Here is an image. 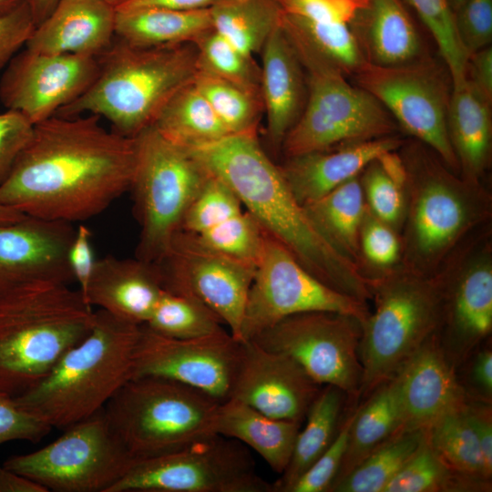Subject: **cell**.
Returning <instances> with one entry per match:
<instances>
[{
	"label": "cell",
	"instance_id": "cell-52",
	"mask_svg": "<svg viewBox=\"0 0 492 492\" xmlns=\"http://www.w3.org/2000/svg\"><path fill=\"white\" fill-rule=\"evenodd\" d=\"M33 130L34 124L21 113L10 109L0 113V185L10 174Z\"/></svg>",
	"mask_w": 492,
	"mask_h": 492
},
{
	"label": "cell",
	"instance_id": "cell-23",
	"mask_svg": "<svg viewBox=\"0 0 492 492\" xmlns=\"http://www.w3.org/2000/svg\"><path fill=\"white\" fill-rule=\"evenodd\" d=\"M116 9L106 0H59L26 44L29 50L98 57L116 38Z\"/></svg>",
	"mask_w": 492,
	"mask_h": 492
},
{
	"label": "cell",
	"instance_id": "cell-38",
	"mask_svg": "<svg viewBox=\"0 0 492 492\" xmlns=\"http://www.w3.org/2000/svg\"><path fill=\"white\" fill-rule=\"evenodd\" d=\"M490 481L476 479L449 468L425 440L383 492L488 491Z\"/></svg>",
	"mask_w": 492,
	"mask_h": 492
},
{
	"label": "cell",
	"instance_id": "cell-22",
	"mask_svg": "<svg viewBox=\"0 0 492 492\" xmlns=\"http://www.w3.org/2000/svg\"><path fill=\"white\" fill-rule=\"evenodd\" d=\"M395 375L399 384L404 430L425 431L435 421L461 407L469 398L440 343L438 333Z\"/></svg>",
	"mask_w": 492,
	"mask_h": 492
},
{
	"label": "cell",
	"instance_id": "cell-7",
	"mask_svg": "<svg viewBox=\"0 0 492 492\" xmlns=\"http://www.w3.org/2000/svg\"><path fill=\"white\" fill-rule=\"evenodd\" d=\"M373 313L362 325L358 354L365 398L440 329L443 272H415L401 263L369 278Z\"/></svg>",
	"mask_w": 492,
	"mask_h": 492
},
{
	"label": "cell",
	"instance_id": "cell-40",
	"mask_svg": "<svg viewBox=\"0 0 492 492\" xmlns=\"http://www.w3.org/2000/svg\"><path fill=\"white\" fill-rule=\"evenodd\" d=\"M193 84L230 134L256 131L263 108L261 94L200 70Z\"/></svg>",
	"mask_w": 492,
	"mask_h": 492
},
{
	"label": "cell",
	"instance_id": "cell-32",
	"mask_svg": "<svg viewBox=\"0 0 492 492\" xmlns=\"http://www.w3.org/2000/svg\"><path fill=\"white\" fill-rule=\"evenodd\" d=\"M347 395L333 385H323L312 403L299 430L290 462L272 483V492H285L299 477L328 448L342 423Z\"/></svg>",
	"mask_w": 492,
	"mask_h": 492
},
{
	"label": "cell",
	"instance_id": "cell-62",
	"mask_svg": "<svg viewBox=\"0 0 492 492\" xmlns=\"http://www.w3.org/2000/svg\"><path fill=\"white\" fill-rule=\"evenodd\" d=\"M26 0H0V13L11 11Z\"/></svg>",
	"mask_w": 492,
	"mask_h": 492
},
{
	"label": "cell",
	"instance_id": "cell-64",
	"mask_svg": "<svg viewBox=\"0 0 492 492\" xmlns=\"http://www.w3.org/2000/svg\"><path fill=\"white\" fill-rule=\"evenodd\" d=\"M465 0H448L452 10L455 12Z\"/></svg>",
	"mask_w": 492,
	"mask_h": 492
},
{
	"label": "cell",
	"instance_id": "cell-44",
	"mask_svg": "<svg viewBox=\"0 0 492 492\" xmlns=\"http://www.w3.org/2000/svg\"><path fill=\"white\" fill-rule=\"evenodd\" d=\"M282 17L343 71L355 72L365 61L350 25L313 22L285 13Z\"/></svg>",
	"mask_w": 492,
	"mask_h": 492
},
{
	"label": "cell",
	"instance_id": "cell-25",
	"mask_svg": "<svg viewBox=\"0 0 492 492\" xmlns=\"http://www.w3.org/2000/svg\"><path fill=\"white\" fill-rule=\"evenodd\" d=\"M403 140L395 135L286 158L279 166L291 191L302 205L323 197L358 176L382 154L397 150Z\"/></svg>",
	"mask_w": 492,
	"mask_h": 492
},
{
	"label": "cell",
	"instance_id": "cell-46",
	"mask_svg": "<svg viewBox=\"0 0 492 492\" xmlns=\"http://www.w3.org/2000/svg\"><path fill=\"white\" fill-rule=\"evenodd\" d=\"M359 266L369 279L401 261L400 234L376 218L366 207L359 235Z\"/></svg>",
	"mask_w": 492,
	"mask_h": 492
},
{
	"label": "cell",
	"instance_id": "cell-57",
	"mask_svg": "<svg viewBox=\"0 0 492 492\" xmlns=\"http://www.w3.org/2000/svg\"><path fill=\"white\" fill-rule=\"evenodd\" d=\"M471 80L487 97H492V48L487 46L469 56L467 73Z\"/></svg>",
	"mask_w": 492,
	"mask_h": 492
},
{
	"label": "cell",
	"instance_id": "cell-17",
	"mask_svg": "<svg viewBox=\"0 0 492 492\" xmlns=\"http://www.w3.org/2000/svg\"><path fill=\"white\" fill-rule=\"evenodd\" d=\"M242 350L243 342L227 330L198 338L177 339L161 335L142 324L132 377L171 379L222 403L231 395Z\"/></svg>",
	"mask_w": 492,
	"mask_h": 492
},
{
	"label": "cell",
	"instance_id": "cell-54",
	"mask_svg": "<svg viewBox=\"0 0 492 492\" xmlns=\"http://www.w3.org/2000/svg\"><path fill=\"white\" fill-rule=\"evenodd\" d=\"M67 261L73 278L77 282L79 291L84 297L97 262L92 244V232L84 224L78 225L76 229L68 249Z\"/></svg>",
	"mask_w": 492,
	"mask_h": 492
},
{
	"label": "cell",
	"instance_id": "cell-34",
	"mask_svg": "<svg viewBox=\"0 0 492 492\" xmlns=\"http://www.w3.org/2000/svg\"><path fill=\"white\" fill-rule=\"evenodd\" d=\"M151 127L169 142L185 149L230 135L193 80L169 101Z\"/></svg>",
	"mask_w": 492,
	"mask_h": 492
},
{
	"label": "cell",
	"instance_id": "cell-63",
	"mask_svg": "<svg viewBox=\"0 0 492 492\" xmlns=\"http://www.w3.org/2000/svg\"><path fill=\"white\" fill-rule=\"evenodd\" d=\"M109 5H111L115 9L120 7L121 5L128 3L131 0H106Z\"/></svg>",
	"mask_w": 492,
	"mask_h": 492
},
{
	"label": "cell",
	"instance_id": "cell-47",
	"mask_svg": "<svg viewBox=\"0 0 492 492\" xmlns=\"http://www.w3.org/2000/svg\"><path fill=\"white\" fill-rule=\"evenodd\" d=\"M367 209L399 234L405 219V187L382 169L377 159L359 175Z\"/></svg>",
	"mask_w": 492,
	"mask_h": 492
},
{
	"label": "cell",
	"instance_id": "cell-15",
	"mask_svg": "<svg viewBox=\"0 0 492 492\" xmlns=\"http://www.w3.org/2000/svg\"><path fill=\"white\" fill-rule=\"evenodd\" d=\"M355 74L359 87L375 97L407 133L459 174L447 128L449 97L433 67L413 62L385 67L365 60Z\"/></svg>",
	"mask_w": 492,
	"mask_h": 492
},
{
	"label": "cell",
	"instance_id": "cell-10",
	"mask_svg": "<svg viewBox=\"0 0 492 492\" xmlns=\"http://www.w3.org/2000/svg\"><path fill=\"white\" fill-rule=\"evenodd\" d=\"M135 140L129 190L140 227L136 258L158 265L210 173L188 149L169 142L153 127L144 129Z\"/></svg>",
	"mask_w": 492,
	"mask_h": 492
},
{
	"label": "cell",
	"instance_id": "cell-30",
	"mask_svg": "<svg viewBox=\"0 0 492 492\" xmlns=\"http://www.w3.org/2000/svg\"><path fill=\"white\" fill-rule=\"evenodd\" d=\"M351 25L360 28L372 64L404 65L420 52L419 36L401 0H369Z\"/></svg>",
	"mask_w": 492,
	"mask_h": 492
},
{
	"label": "cell",
	"instance_id": "cell-3",
	"mask_svg": "<svg viewBox=\"0 0 492 492\" xmlns=\"http://www.w3.org/2000/svg\"><path fill=\"white\" fill-rule=\"evenodd\" d=\"M430 151L413 146L400 154L406 170L400 263L423 275L436 274L492 214L482 182L463 179Z\"/></svg>",
	"mask_w": 492,
	"mask_h": 492
},
{
	"label": "cell",
	"instance_id": "cell-55",
	"mask_svg": "<svg viewBox=\"0 0 492 492\" xmlns=\"http://www.w3.org/2000/svg\"><path fill=\"white\" fill-rule=\"evenodd\" d=\"M466 415L477 436L486 467L492 474V420L490 404L469 397L465 405Z\"/></svg>",
	"mask_w": 492,
	"mask_h": 492
},
{
	"label": "cell",
	"instance_id": "cell-12",
	"mask_svg": "<svg viewBox=\"0 0 492 492\" xmlns=\"http://www.w3.org/2000/svg\"><path fill=\"white\" fill-rule=\"evenodd\" d=\"M108 492H272L246 446L214 435L181 450L132 463Z\"/></svg>",
	"mask_w": 492,
	"mask_h": 492
},
{
	"label": "cell",
	"instance_id": "cell-14",
	"mask_svg": "<svg viewBox=\"0 0 492 492\" xmlns=\"http://www.w3.org/2000/svg\"><path fill=\"white\" fill-rule=\"evenodd\" d=\"M362 325L352 315L307 312L279 321L250 341L292 358L320 385H333L357 398L363 380Z\"/></svg>",
	"mask_w": 492,
	"mask_h": 492
},
{
	"label": "cell",
	"instance_id": "cell-56",
	"mask_svg": "<svg viewBox=\"0 0 492 492\" xmlns=\"http://www.w3.org/2000/svg\"><path fill=\"white\" fill-rule=\"evenodd\" d=\"M470 380L479 393L481 401L491 404L492 352L490 349H483L477 354L470 368Z\"/></svg>",
	"mask_w": 492,
	"mask_h": 492
},
{
	"label": "cell",
	"instance_id": "cell-39",
	"mask_svg": "<svg viewBox=\"0 0 492 492\" xmlns=\"http://www.w3.org/2000/svg\"><path fill=\"white\" fill-rule=\"evenodd\" d=\"M220 317L193 296L164 290L145 323L171 338L190 339L225 330Z\"/></svg>",
	"mask_w": 492,
	"mask_h": 492
},
{
	"label": "cell",
	"instance_id": "cell-5",
	"mask_svg": "<svg viewBox=\"0 0 492 492\" xmlns=\"http://www.w3.org/2000/svg\"><path fill=\"white\" fill-rule=\"evenodd\" d=\"M97 58L99 71L94 82L55 116L97 115L128 138L151 127L198 72L194 42L140 47L117 38Z\"/></svg>",
	"mask_w": 492,
	"mask_h": 492
},
{
	"label": "cell",
	"instance_id": "cell-27",
	"mask_svg": "<svg viewBox=\"0 0 492 492\" xmlns=\"http://www.w3.org/2000/svg\"><path fill=\"white\" fill-rule=\"evenodd\" d=\"M452 87L447 128L459 175L480 183L491 154V99L468 78Z\"/></svg>",
	"mask_w": 492,
	"mask_h": 492
},
{
	"label": "cell",
	"instance_id": "cell-26",
	"mask_svg": "<svg viewBox=\"0 0 492 492\" xmlns=\"http://www.w3.org/2000/svg\"><path fill=\"white\" fill-rule=\"evenodd\" d=\"M261 96L266 113V135L274 152L302 110V66L281 25L261 48Z\"/></svg>",
	"mask_w": 492,
	"mask_h": 492
},
{
	"label": "cell",
	"instance_id": "cell-36",
	"mask_svg": "<svg viewBox=\"0 0 492 492\" xmlns=\"http://www.w3.org/2000/svg\"><path fill=\"white\" fill-rule=\"evenodd\" d=\"M465 405L435 421L425 431V440L440 459L455 472L490 481L492 474L486 467Z\"/></svg>",
	"mask_w": 492,
	"mask_h": 492
},
{
	"label": "cell",
	"instance_id": "cell-18",
	"mask_svg": "<svg viewBox=\"0 0 492 492\" xmlns=\"http://www.w3.org/2000/svg\"><path fill=\"white\" fill-rule=\"evenodd\" d=\"M158 267L164 290L200 300L241 341L255 267L205 246L193 234L181 230Z\"/></svg>",
	"mask_w": 492,
	"mask_h": 492
},
{
	"label": "cell",
	"instance_id": "cell-51",
	"mask_svg": "<svg viewBox=\"0 0 492 492\" xmlns=\"http://www.w3.org/2000/svg\"><path fill=\"white\" fill-rule=\"evenodd\" d=\"M369 0H278L282 12L320 23L350 25Z\"/></svg>",
	"mask_w": 492,
	"mask_h": 492
},
{
	"label": "cell",
	"instance_id": "cell-9",
	"mask_svg": "<svg viewBox=\"0 0 492 492\" xmlns=\"http://www.w3.org/2000/svg\"><path fill=\"white\" fill-rule=\"evenodd\" d=\"M220 403L171 379L138 376L118 390L104 413L136 461L173 453L217 435Z\"/></svg>",
	"mask_w": 492,
	"mask_h": 492
},
{
	"label": "cell",
	"instance_id": "cell-19",
	"mask_svg": "<svg viewBox=\"0 0 492 492\" xmlns=\"http://www.w3.org/2000/svg\"><path fill=\"white\" fill-rule=\"evenodd\" d=\"M97 57L26 48L7 64L0 100L36 125L82 95L98 75Z\"/></svg>",
	"mask_w": 492,
	"mask_h": 492
},
{
	"label": "cell",
	"instance_id": "cell-6",
	"mask_svg": "<svg viewBox=\"0 0 492 492\" xmlns=\"http://www.w3.org/2000/svg\"><path fill=\"white\" fill-rule=\"evenodd\" d=\"M141 325L95 311L90 332L35 386L15 396L52 428H67L98 412L133 375Z\"/></svg>",
	"mask_w": 492,
	"mask_h": 492
},
{
	"label": "cell",
	"instance_id": "cell-31",
	"mask_svg": "<svg viewBox=\"0 0 492 492\" xmlns=\"http://www.w3.org/2000/svg\"><path fill=\"white\" fill-rule=\"evenodd\" d=\"M211 28L210 8L188 11L160 7L116 10V38L134 46L156 47L194 42Z\"/></svg>",
	"mask_w": 492,
	"mask_h": 492
},
{
	"label": "cell",
	"instance_id": "cell-20",
	"mask_svg": "<svg viewBox=\"0 0 492 492\" xmlns=\"http://www.w3.org/2000/svg\"><path fill=\"white\" fill-rule=\"evenodd\" d=\"M322 386L292 358L246 341L230 398L272 418L302 424Z\"/></svg>",
	"mask_w": 492,
	"mask_h": 492
},
{
	"label": "cell",
	"instance_id": "cell-16",
	"mask_svg": "<svg viewBox=\"0 0 492 492\" xmlns=\"http://www.w3.org/2000/svg\"><path fill=\"white\" fill-rule=\"evenodd\" d=\"M440 269L443 311L438 335L448 357L459 360L492 330L490 223L472 234Z\"/></svg>",
	"mask_w": 492,
	"mask_h": 492
},
{
	"label": "cell",
	"instance_id": "cell-37",
	"mask_svg": "<svg viewBox=\"0 0 492 492\" xmlns=\"http://www.w3.org/2000/svg\"><path fill=\"white\" fill-rule=\"evenodd\" d=\"M424 430H402L379 446L328 492H383L425 440Z\"/></svg>",
	"mask_w": 492,
	"mask_h": 492
},
{
	"label": "cell",
	"instance_id": "cell-24",
	"mask_svg": "<svg viewBox=\"0 0 492 492\" xmlns=\"http://www.w3.org/2000/svg\"><path fill=\"white\" fill-rule=\"evenodd\" d=\"M163 291L158 265L136 257L108 255L97 259L84 299L92 307L142 325L149 319Z\"/></svg>",
	"mask_w": 492,
	"mask_h": 492
},
{
	"label": "cell",
	"instance_id": "cell-60",
	"mask_svg": "<svg viewBox=\"0 0 492 492\" xmlns=\"http://www.w3.org/2000/svg\"><path fill=\"white\" fill-rule=\"evenodd\" d=\"M26 2L36 26L51 13L59 0H26Z\"/></svg>",
	"mask_w": 492,
	"mask_h": 492
},
{
	"label": "cell",
	"instance_id": "cell-28",
	"mask_svg": "<svg viewBox=\"0 0 492 492\" xmlns=\"http://www.w3.org/2000/svg\"><path fill=\"white\" fill-rule=\"evenodd\" d=\"M301 424L274 419L249 405L229 398L220 403L216 434L251 448L276 473L287 467Z\"/></svg>",
	"mask_w": 492,
	"mask_h": 492
},
{
	"label": "cell",
	"instance_id": "cell-4",
	"mask_svg": "<svg viewBox=\"0 0 492 492\" xmlns=\"http://www.w3.org/2000/svg\"><path fill=\"white\" fill-rule=\"evenodd\" d=\"M95 311L67 283L36 281L0 294V391L38 384L90 332Z\"/></svg>",
	"mask_w": 492,
	"mask_h": 492
},
{
	"label": "cell",
	"instance_id": "cell-58",
	"mask_svg": "<svg viewBox=\"0 0 492 492\" xmlns=\"http://www.w3.org/2000/svg\"><path fill=\"white\" fill-rule=\"evenodd\" d=\"M222 0H131L118 9L160 7L173 10H198L210 8Z\"/></svg>",
	"mask_w": 492,
	"mask_h": 492
},
{
	"label": "cell",
	"instance_id": "cell-43",
	"mask_svg": "<svg viewBox=\"0 0 492 492\" xmlns=\"http://www.w3.org/2000/svg\"><path fill=\"white\" fill-rule=\"evenodd\" d=\"M194 236L205 246L252 267L263 242L262 228L247 210Z\"/></svg>",
	"mask_w": 492,
	"mask_h": 492
},
{
	"label": "cell",
	"instance_id": "cell-21",
	"mask_svg": "<svg viewBox=\"0 0 492 492\" xmlns=\"http://www.w3.org/2000/svg\"><path fill=\"white\" fill-rule=\"evenodd\" d=\"M72 223L31 216L0 225V294L36 281L74 280L67 252Z\"/></svg>",
	"mask_w": 492,
	"mask_h": 492
},
{
	"label": "cell",
	"instance_id": "cell-35",
	"mask_svg": "<svg viewBox=\"0 0 492 492\" xmlns=\"http://www.w3.org/2000/svg\"><path fill=\"white\" fill-rule=\"evenodd\" d=\"M210 12L212 28L250 56L261 50L282 18L278 0H222Z\"/></svg>",
	"mask_w": 492,
	"mask_h": 492
},
{
	"label": "cell",
	"instance_id": "cell-42",
	"mask_svg": "<svg viewBox=\"0 0 492 492\" xmlns=\"http://www.w3.org/2000/svg\"><path fill=\"white\" fill-rule=\"evenodd\" d=\"M417 14L431 33L445 61L452 86L467 78L469 56L458 38L452 10L448 0H404Z\"/></svg>",
	"mask_w": 492,
	"mask_h": 492
},
{
	"label": "cell",
	"instance_id": "cell-29",
	"mask_svg": "<svg viewBox=\"0 0 492 492\" xmlns=\"http://www.w3.org/2000/svg\"><path fill=\"white\" fill-rule=\"evenodd\" d=\"M365 398L354 410L345 453L332 485L348 475L379 446L404 430L403 407L395 375Z\"/></svg>",
	"mask_w": 492,
	"mask_h": 492
},
{
	"label": "cell",
	"instance_id": "cell-33",
	"mask_svg": "<svg viewBox=\"0 0 492 492\" xmlns=\"http://www.w3.org/2000/svg\"><path fill=\"white\" fill-rule=\"evenodd\" d=\"M359 175L303 207L322 234L360 268L359 235L366 203Z\"/></svg>",
	"mask_w": 492,
	"mask_h": 492
},
{
	"label": "cell",
	"instance_id": "cell-59",
	"mask_svg": "<svg viewBox=\"0 0 492 492\" xmlns=\"http://www.w3.org/2000/svg\"><path fill=\"white\" fill-rule=\"evenodd\" d=\"M0 492H47L38 483L0 466Z\"/></svg>",
	"mask_w": 492,
	"mask_h": 492
},
{
	"label": "cell",
	"instance_id": "cell-8",
	"mask_svg": "<svg viewBox=\"0 0 492 492\" xmlns=\"http://www.w3.org/2000/svg\"><path fill=\"white\" fill-rule=\"evenodd\" d=\"M303 69L309 93L281 150L286 158L394 135L396 125L384 106L321 54L296 28L282 19Z\"/></svg>",
	"mask_w": 492,
	"mask_h": 492
},
{
	"label": "cell",
	"instance_id": "cell-49",
	"mask_svg": "<svg viewBox=\"0 0 492 492\" xmlns=\"http://www.w3.org/2000/svg\"><path fill=\"white\" fill-rule=\"evenodd\" d=\"M456 30L468 56L492 38V0H465L454 12Z\"/></svg>",
	"mask_w": 492,
	"mask_h": 492
},
{
	"label": "cell",
	"instance_id": "cell-1",
	"mask_svg": "<svg viewBox=\"0 0 492 492\" xmlns=\"http://www.w3.org/2000/svg\"><path fill=\"white\" fill-rule=\"evenodd\" d=\"M97 115L53 116L32 137L0 185V204L26 216L83 221L129 190L135 138L106 129Z\"/></svg>",
	"mask_w": 492,
	"mask_h": 492
},
{
	"label": "cell",
	"instance_id": "cell-11",
	"mask_svg": "<svg viewBox=\"0 0 492 492\" xmlns=\"http://www.w3.org/2000/svg\"><path fill=\"white\" fill-rule=\"evenodd\" d=\"M47 446L9 457L4 466L47 491L108 492L135 461L112 431L104 408Z\"/></svg>",
	"mask_w": 492,
	"mask_h": 492
},
{
	"label": "cell",
	"instance_id": "cell-2",
	"mask_svg": "<svg viewBox=\"0 0 492 492\" xmlns=\"http://www.w3.org/2000/svg\"><path fill=\"white\" fill-rule=\"evenodd\" d=\"M189 151L235 192L262 230L308 272L331 288L368 303V278L314 225L280 167L261 148L256 131L230 134Z\"/></svg>",
	"mask_w": 492,
	"mask_h": 492
},
{
	"label": "cell",
	"instance_id": "cell-13",
	"mask_svg": "<svg viewBox=\"0 0 492 492\" xmlns=\"http://www.w3.org/2000/svg\"><path fill=\"white\" fill-rule=\"evenodd\" d=\"M352 315L363 323L368 303L343 294L308 272L275 238L263 231L241 329V341L253 339L279 321L307 312Z\"/></svg>",
	"mask_w": 492,
	"mask_h": 492
},
{
	"label": "cell",
	"instance_id": "cell-61",
	"mask_svg": "<svg viewBox=\"0 0 492 492\" xmlns=\"http://www.w3.org/2000/svg\"><path fill=\"white\" fill-rule=\"evenodd\" d=\"M26 216V215L12 207L0 204V225L17 222Z\"/></svg>",
	"mask_w": 492,
	"mask_h": 492
},
{
	"label": "cell",
	"instance_id": "cell-45",
	"mask_svg": "<svg viewBox=\"0 0 492 492\" xmlns=\"http://www.w3.org/2000/svg\"><path fill=\"white\" fill-rule=\"evenodd\" d=\"M242 208L235 192L223 180L210 173L188 208L180 230L199 234L241 213Z\"/></svg>",
	"mask_w": 492,
	"mask_h": 492
},
{
	"label": "cell",
	"instance_id": "cell-50",
	"mask_svg": "<svg viewBox=\"0 0 492 492\" xmlns=\"http://www.w3.org/2000/svg\"><path fill=\"white\" fill-rule=\"evenodd\" d=\"M51 428L20 405L15 396L0 391V445L12 440L37 442Z\"/></svg>",
	"mask_w": 492,
	"mask_h": 492
},
{
	"label": "cell",
	"instance_id": "cell-48",
	"mask_svg": "<svg viewBox=\"0 0 492 492\" xmlns=\"http://www.w3.org/2000/svg\"><path fill=\"white\" fill-rule=\"evenodd\" d=\"M353 416L354 411L342 421L328 448L287 487L285 492H328L339 472L345 453Z\"/></svg>",
	"mask_w": 492,
	"mask_h": 492
},
{
	"label": "cell",
	"instance_id": "cell-41",
	"mask_svg": "<svg viewBox=\"0 0 492 492\" xmlns=\"http://www.w3.org/2000/svg\"><path fill=\"white\" fill-rule=\"evenodd\" d=\"M194 44L198 70L261 94V68L252 56L243 54L213 28L200 35Z\"/></svg>",
	"mask_w": 492,
	"mask_h": 492
},
{
	"label": "cell",
	"instance_id": "cell-53",
	"mask_svg": "<svg viewBox=\"0 0 492 492\" xmlns=\"http://www.w3.org/2000/svg\"><path fill=\"white\" fill-rule=\"evenodd\" d=\"M36 28L26 1L16 8L0 13V69L5 67L21 46H26Z\"/></svg>",
	"mask_w": 492,
	"mask_h": 492
}]
</instances>
